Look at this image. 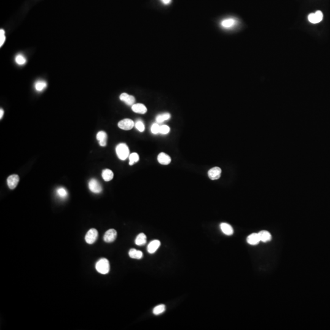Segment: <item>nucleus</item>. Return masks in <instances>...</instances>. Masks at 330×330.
Segmentation results:
<instances>
[{
	"mask_svg": "<svg viewBox=\"0 0 330 330\" xmlns=\"http://www.w3.org/2000/svg\"><path fill=\"white\" fill-rule=\"evenodd\" d=\"M116 152L118 158L121 160H126L130 155L129 149L124 143L119 144L116 147Z\"/></svg>",
	"mask_w": 330,
	"mask_h": 330,
	"instance_id": "obj_1",
	"label": "nucleus"
},
{
	"mask_svg": "<svg viewBox=\"0 0 330 330\" xmlns=\"http://www.w3.org/2000/svg\"><path fill=\"white\" fill-rule=\"evenodd\" d=\"M96 268L97 271L101 274H107L110 271V262L107 259H101L96 263Z\"/></svg>",
	"mask_w": 330,
	"mask_h": 330,
	"instance_id": "obj_2",
	"label": "nucleus"
},
{
	"mask_svg": "<svg viewBox=\"0 0 330 330\" xmlns=\"http://www.w3.org/2000/svg\"><path fill=\"white\" fill-rule=\"evenodd\" d=\"M98 237V232L96 229H91L85 236V240L88 244H93Z\"/></svg>",
	"mask_w": 330,
	"mask_h": 330,
	"instance_id": "obj_3",
	"label": "nucleus"
},
{
	"mask_svg": "<svg viewBox=\"0 0 330 330\" xmlns=\"http://www.w3.org/2000/svg\"><path fill=\"white\" fill-rule=\"evenodd\" d=\"M324 17L323 13L321 10H317L315 13H311L308 15V20L313 24L320 23Z\"/></svg>",
	"mask_w": 330,
	"mask_h": 330,
	"instance_id": "obj_4",
	"label": "nucleus"
},
{
	"mask_svg": "<svg viewBox=\"0 0 330 330\" xmlns=\"http://www.w3.org/2000/svg\"><path fill=\"white\" fill-rule=\"evenodd\" d=\"M89 188L94 193H100L102 191V187L101 184L95 179H93L89 181Z\"/></svg>",
	"mask_w": 330,
	"mask_h": 330,
	"instance_id": "obj_5",
	"label": "nucleus"
},
{
	"mask_svg": "<svg viewBox=\"0 0 330 330\" xmlns=\"http://www.w3.org/2000/svg\"><path fill=\"white\" fill-rule=\"evenodd\" d=\"M135 126L134 122L130 119H125L119 122L118 127L124 130H130Z\"/></svg>",
	"mask_w": 330,
	"mask_h": 330,
	"instance_id": "obj_6",
	"label": "nucleus"
},
{
	"mask_svg": "<svg viewBox=\"0 0 330 330\" xmlns=\"http://www.w3.org/2000/svg\"><path fill=\"white\" fill-rule=\"evenodd\" d=\"M116 237H117V232L116 230L113 229H111L108 230L104 236V240L105 242H107V243H111V242H112L114 241L116 238Z\"/></svg>",
	"mask_w": 330,
	"mask_h": 330,
	"instance_id": "obj_7",
	"label": "nucleus"
},
{
	"mask_svg": "<svg viewBox=\"0 0 330 330\" xmlns=\"http://www.w3.org/2000/svg\"><path fill=\"white\" fill-rule=\"evenodd\" d=\"M7 182L8 187L10 189H14L18 185L19 182V177L17 174H13L9 176L7 179Z\"/></svg>",
	"mask_w": 330,
	"mask_h": 330,
	"instance_id": "obj_8",
	"label": "nucleus"
},
{
	"mask_svg": "<svg viewBox=\"0 0 330 330\" xmlns=\"http://www.w3.org/2000/svg\"><path fill=\"white\" fill-rule=\"evenodd\" d=\"M221 169L219 167L212 168L208 172L209 177L211 180H213L218 179L221 176Z\"/></svg>",
	"mask_w": 330,
	"mask_h": 330,
	"instance_id": "obj_9",
	"label": "nucleus"
},
{
	"mask_svg": "<svg viewBox=\"0 0 330 330\" xmlns=\"http://www.w3.org/2000/svg\"><path fill=\"white\" fill-rule=\"evenodd\" d=\"M161 243L158 240H152L149 243V244L147 246V251L150 254H154L155 253L158 248L160 246Z\"/></svg>",
	"mask_w": 330,
	"mask_h": 330,
	"instance_id": "obj_10",
	"label": "nucleus"
},
{
	"mask_svg": "<svg viewBox=\"0 0 330 330\" xmlns=\"http://www.w3.org/2000/svg\"><path fill=\"white\" fill-rule=\"evenodd\" d=\"M120 100L128 105H133L135 104V99L133 96L128 95L127 93H122L120 97Z\"/></svg>",
	"mask_w": 330,
	"mask_h": 330,
	"instance_id": "obj_11",
	"label": "nucleus"
},
{
	"mask_svg": "<svg viewBox=\"0 0 330 330\" xmlns=\"http://www.w3.org/2000/svg\"><path fill=\"white\" fill-rule=\"evenodd\" d=\"M157 160H158V161L159 162V163H160V164H161L163 165H168L171 161V157L168 155H167L166 154H165L164 152H161V153L159 154V155H158V157H157Z\"/></svg>",
	"mask_w": 330,
	"mask_h": 330,
	"instance_id": "obj_12",
	"label": "nucleus"
},
{
	"mask_svg": "<svg viewBox=\"0 0 330 330\" xmlns=\"http://www.w3.org/2000/svg\"><path fill=\"white\" fill-rule=\"evenodd\" d=\"M220 229L222 233L226 235H231L233 233V229L232 227L228 223L222 222L220 224Z\"/></svg>",
	"mask_w": 330,
	"mask_h": 330,
	"instance_id": "obj_13",
	"label": "nucleus"
},
{
	"mask_svg": "<svg viewBox=\"0 0 330 330\" xmlns=\"http://www.w3.org/2000/svg\"><path fill=\"white\" fill-rule=\"evenodd\" d=\"M97 139L99 142V144L102 146H106L107 145V133L104 131H100L97 134Z\"/></svg>",
	"mask_w": 330,
	"mask_h": 330,
	"instance_id": "obj_14",
	"label": "nucleus"
},
{
	"mask_svg": "<svg viewBox=\"0 0 330 330\" xmlns=\"http://www.w3.org/2000/svg\"><path fill=\"white\" fill-rule=\"evenodd\" d=\"M131 109L135 112L142 114L146 113L147 111L146 107L142 104H136L133 105L131 107Z\"/></svg>",
	"mask_w": 330,
	"mask_h": 330,
	"instance_id": "obj_15",
	"label": "nucleus"
},
{
	"mask_svg": "<svg viewBox=\"0 0 330 330\" xmlns=\"http://www.w3.org/2000/svg\"><path fill=\"white\" fill-rule=\"evenodd\" d=\"M260 241L258 233H254L247 237V242L251 245H256Z\"/></svg>",
	"mask_w": 330,
	"mask_h": 330,
	"instance_id": "obj_16",
	"label": "nucleus"
},
{
	"mask_svg": "<svg viewBox=\"0 0 330 330\" xmlns=\"http://www.w3.org/2000/svg\"><path fill=\"white\" fill-rule=\"evenodd\" d=\"M260 240L263 242H267L271 238L270 233L267 230H262L258 233Z\"/></svg>",
	"mask_w": 330,
	"mask_h": 330,
	"instance_id": "obj_17",
	"label": "nucleus"
},
{
	"mask_svg": "<svg viewBox=\"0 0 330 330\" xmlns=\"http://www.w3.org/2000/svg\"><path fill=\"white\" fill-rule=\"evenodd\" d=\"M147 237L144 233H141L138 235L135 239V243L138 246H142L146 243Z\"/></svg>",
	"mask_w": 330,
	"mask_h": 330,
	"instance_id": "obj_18",
	"label": "nucleus"
},
{
	"mask_svg": "<svg viewBox=\"0 0 330 330\" xmlns=\"http://www.w3.org/2000/svg\"><path fill=\"white\" fill-rule=\"evenodd\" d=\"M128 255L131 258L136 259H141L143 256V254L141 251H138L133 248L130 249Z\"/></svg>",
	"mask_w": 330,
	"mask_h": 330,
	"instance_id": "obj_19",
	"label": "nucleus"
},
{
	"mask_svg": "<svg viewBox=\"0 0 330 330\" xmlns=\"http://www.w3.org/2000/svg\"><path fill=\"white\" fill-rule=\"evenodd\" d=\"M236 23V21L233 18H227L221 21V26L224 28H230Z\"/></svg>",
	"mask_w": 330,
	"mask_h": 330,
	"instance_id": "obj_20",
	"label": "nucleus"
},
{
	"mask_svg": "<svg viewBox=\"0 0 330 330\" xmlns=\"http://www.w3.org/2000/svg\"><path fill=\"white\" fill-rule=\"evenodd\" d=\"M102 176L105 181L109 182L113 179L114 174L111 170H110L109 169H106L102 171Z\"/></svg>",
	"mask_w": 330,
	"mask_h": 330,
	"instance_id": "obj_21",
	"label": "nucleus"
},
{
	"mask_svg": "<svg viewBox=\"0 0 330 330\" xmlns=\"http://www.w3.org/2000/svg\"><path fill=\"white\" fill-rule=\"evenodd\" d=\"M171 118V114L168 112L163 113L161 114H159L156 117V121L157 123H162L166 120H169Z\"/></svg>",
	"mask_w": 330,
	"mask_h": 330,
	"instance_id": "obj_22",
	"label": "nucleus"
},
{
	"mask_svg": "<svg viewBox=\"0 0 330 330\" xmlns=\"http://www.w3.org/2000/svg\"><path fill=\"white\" fill-rule=\"evenodd\" d=\"M166 310V307H165V305H158L157 306H155L154 309H153V314L154 315H156V316H158V315H160L161 314H162L163 313H164Z\"/></svg>",
	"mask_w": 330,
	"mask_h": 330,
	"instance_id": "obj_23",
	"label": "nucleus"
},
{
	"mask_svg": "<svg viewBox=\"0 0 330 330\" xmlns=\"http://www.w3.org/2000/svg\"><path fill=\"white\" fill-rule=\"evenodd\" d=\"M47 87V83L44 81H38L35 84V89L37 91H42Z\"/></svg>",
	"mask_w": 330,
	"mask_h": 330,
	"instance_id": "obj_24",
	"label": "nucleus"
},
{
	"mask_svg": "<svg viewBox=\"0 0 330 330\" xmlns=\"http://www.w3.org/2000/svg\"><path fill=\"white\" fill-rule=\"evenodd\" d=\"M129 165H133L134 163L138 162L139 160V155L137 153H132L129 155Z\"/></svg>",
	"mask_w": 330,
	"mask_h": 330,
	"instance_id": "obj_25",
	"label": "nucleus"
},
{
	"mask_svg": "<svg viewBox=\"0 0 330 330\" xmlns=\"http://www.w3.org/2000/svg\"><path fill=\"white\" fill-rule=\"evenodd\" d=\"M57 195L61 198L64 199L67 196V192L64 188L60 187L57 189Z\"/></svg>",
	"mask_w": 330,
	"mask_h": 330,
	"instance_id": "obj_26",
	"label": "nucleus"
},
{
	"mask_svg": "<svg viewBox=\"0 0 330 330\" xmlns=\"http://www.w3.org/2000/svg\"><path fill=\"white\" fill-rule=\"evenodd\" d=\"M15 62L18 65H24L26 63V59L22 55L19 54L15 58Z\"/></svg>",
	"mask_w": 330,
	"mask_h": 330,
	"instance_id": "obj_27",
	"label": "nucleus"
},
{
	"mask_svg": "<svg viewBox=\"0 0 330 330\" xmlns=\"http://www.w3.org/2000/svg\"><path fill=\"white\" fill-rule=\"evenodd\" d=\"M135 127H136V128L140 132H142L144 131V130H145V126H144V123L141 121V120H138L136 122V123H135Z\"/></svg>",
	"mask_w": 330,
	"mask_h": 330,
	"instance_id": "obj_28",
	"label": "nucleus"
},
{
	"mask_svg": "<svg viewBox=\"0 0 330 330\" xmlns=\"http://www.w3.org/2000/svg\"><path fill=\"white\" fill-rule=\"evenodd\" d=\"M169 131H170V128L168 125H160V133H161L162 135H166V134L169 133Z\"/></svg>",
	"mask_w": 330,
	"mask_h": 330,
	"instance_id": "obj_29",
	"label": "nucleus"
},
{
	"mask_svg": "<svg viewBox=\"0 0 330 330\" xmlns=\"http://www.w3.org/2000/svg\"><path fill=\"white\" fill-rule=\"evenodd\" d=\"M160 125L158 124V123H155L152 124L151 127V132L153 134H158L160 133Z\"/></svg>",
	"mask_w": 330,
	"mask_h": 330,
	"instance_id": "obj_30",
	"label": "nucleus"
},
{
	"mask_svg": "<svg viewBox=\"0 0 330 330\" xmlns=\"http://www.w3.org/2000/svg\"><path fill=\"white\" fill-rule=\"evenodd\" d=\"M6 40V36H5V32L4 29H1L0 30V47H1Z\"/></svg>",
	"mask_w": 330,
	"mask_h": 330,
	"instance_id": "obj_31",
	"label": "nucleus"
},
{
	"mask_svg": "<svg viewBox=\"0 0 330 330\" xmlns=\"http://www.w3.org/2000/svg\"><path fill=\"white\" fill-rule=\"evenodd\" d=\"M161 1H162L165 4H169L171 2V0H161Z\"/></svg>",
	"mask_w": 330,
	"mask_h": 330,
	"instance_id": "obj_32",
	"label": "nucleus"
},
{
	"mask_svg": "<svg viewBox=\"0 0 330 330\" xmlns=\"http://www.w3.org/2000/svg\"><path fill=\"white\" fill-rule=\"evenodd\" d=\"M3 114H4V111L2 109H1L0 110V119H1L2 116H3Z\"/></svg>",
	"mask_w": 330,
	"mask_h": 330,
	"instance_id": "obj_33",
	"label": "nucleus"
}]
</instances>
